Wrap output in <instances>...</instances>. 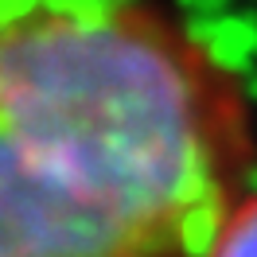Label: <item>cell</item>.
<instances>
[{"mask_svg": "<svg viewBox=\"0 0 257 257\" xmlns=\"http://www.w3.org/2000/svg\"><path fill=\"white\" fill-rule=\"evenodd\" d=\"M249 90L137 0H0V257H203L249 191Z\"/></svg>", "mask_w": 257, "mask_h": 257, "instance_id": "obj_1", "label": "cell"}, {"mask_svg": "<svg viewBox=\"0 0 257 257\" xmlns=\"http://www.w3.org/2000/svg\"><path fill=\"white\" fill-rule=\"evenodd\" d=\"M203 257H257V191H245L226 210Z\"/></svg>", "mask_w": 257, "mask_h": 257, "instance_id": "obj_2", "label": "cell"}]
</instances>
